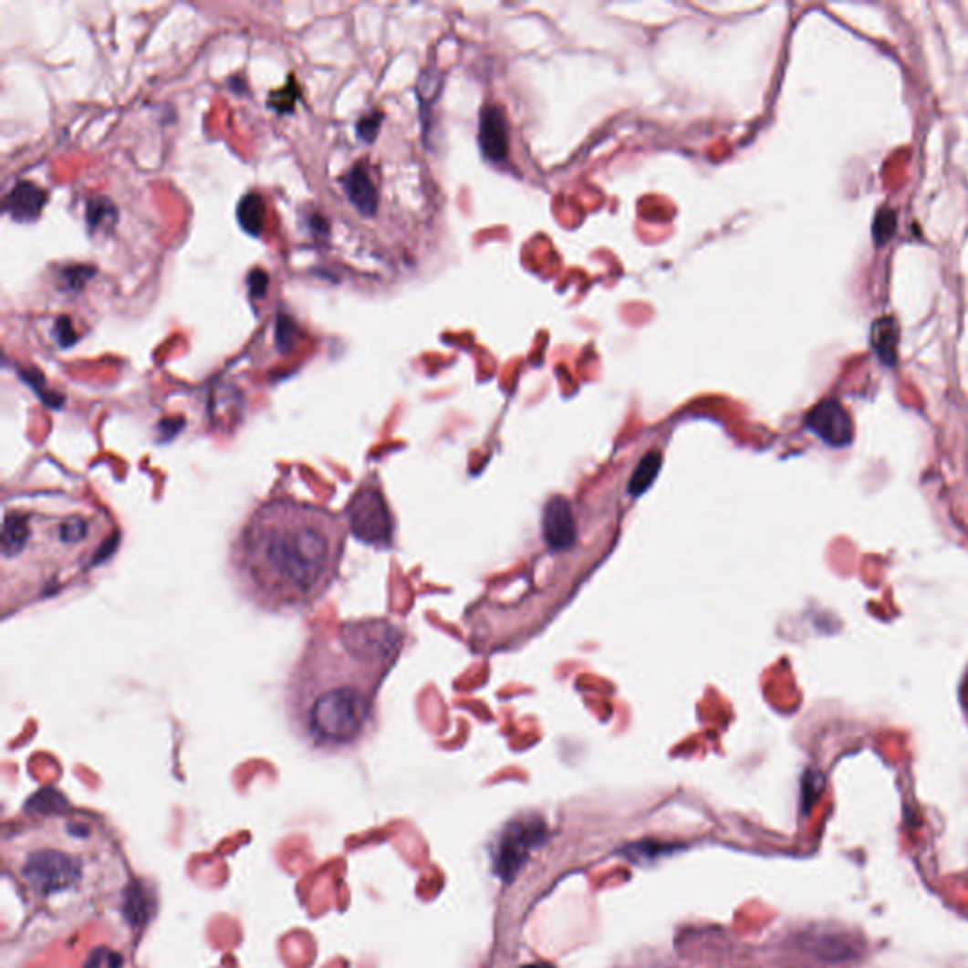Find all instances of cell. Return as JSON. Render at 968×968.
I'll return each instance as SVG.
<instances>
[{"label": "cell", "instance_id": "4", "mask_svg": "<svg viewBox=\"0 0 968 968\" xmlns=\"http://www.w3.org/2000/svg\"><path fill=\"white\" fill-rule=\"evenodd\" d=\"M17 883L35 902L82 908L116 887L123 867L89 816H54L21 830L6 849Z\"/></svg>", "mask_w": 968, "mask_h": 968}, {"label": "cell", "instance_id": "19", "mask_svg": "<svg viewBox=\"0 0 968 968\" xmlns=\"http://www.w3.org/2000/svg\"><path fill=\"white\" fill-rule=\"evenodd\" d=\"M895 225H897V216L895 213L891 211H881L876 220H874V241L876 245H885L889 239H891V234L895 233Z\"/></svg>", "mask_w": 968, "mask_h": 968}, {"label": "cell", "instance_id": "10", "mask_svg": "<svg viewBox=\"0 0 968 968\" xmlns=\"http://www.w3.org/2000/svg\"><path fill=\"white\" fill-rule=\"evenodd\" d=\"M481 146L494 161H502L507 153V127L498 109H486L481 116Z\"/></svg>", "mask_w": 968, "mask_h": 968}, {"label": "cell", "instance_id": "9", "mask_svg": "<svg viewBox=\"0 0 968 968\" xmlns=\"http://www.w3.org/2000/svg\"><path fill=\"white\" fill-rule=\"evenodd\" d=\"M343 188L347 199L361 216H375L379 208V192L375 182L370 176V171L363 167V163H356L347 172V176L343 178Z\"/></svg>", "mask_w": 968, "mask_h": 968}, {"label": "cell", "instance_id": "18", "mask_svg": "<svg viewBox=\"0 0 968 968\" xmlns=\"http://www.w3.org/2000/svg\"><path fill=\"white\" fill-rule=\"evenodd\" d=\"M382 120H384V114L380 110H371L368 114H363L358 121H356V135L363 141V142H375V139L379 137V130H380V125H382Z\"/></svg>", "mask_w": 968, "mask_h": 968}, {"label": "cell", "instance_id": "20", "mask_svg": "<svg viewBox=\"0 0 968 968\" xmlns=\"http://www.w3.org/2000/svg\"><path fill=\"white\" fill-rule=\"evenodd\" d=\"M51 335H54L57 347L63 349V350L70 349V347L78 341V335H76L74 326H72V322H70L68 317H59V318L56 320L54 329H51Z\"/></svg>", "mask_w": 968, "mask_h": 968}, {"label": "cell", "instance_id": "21", "mask_svg": "<svg viewBox=\"0 0 968 968\" xmlns=\"http://www.w3.org/2000/svg\"><path fill=\"white\" fill-rule=\"evenodd\" d=\"M246 284H248V292L252 299H264L267 294V287H269V275L264 269H254L248 275Z\"/></svg>", "mask_w": 968, "mask_h": 968}, {"label": "cell", "instance_id": "12", "mask_svg": "<svg viewBox=\"0 0 968 968\" xmlns=\"http://www.w3.org/2000/svg\"><path fill=\"white\" fill-rule=\"evenodd\" d=\"M872 345L885 365H895L899 347V326L891 317L880 318L872 328Z\"/></svg>", "mask_w": 968, "mask_h": 968}, {"label": "cell", "instance_id": "7", "mask_svg": "<svg viewBox=\"0 0 968 968\" xmlns=\"http://www.w3.org/2000/svg\"><path fill=\"white\" fill-rule=\"evenodd\" d=\"M47 203V193L35 182L21 180L6 193L3 211L19 224H33L40 218Z\"/></svg>", "mask_w": 968, "mask_h": 968}, {"label": "cell", "instance_id": "17", "mask_svg": "<svg viewBox=\"0 0 968 968\" xmlns=\"http://www.w3.org/2000/svg\"><path fill=\"white\" fill-rule=\"evenodd\" d=\"M299 338V328L297 324L290 318L286 317V314H278L276 318V326H275V343H276V349L280 352H287L292 350L297 343Z\"/></svg>", "mask_w": 968, "mask_h": 968}, {"label": "cell", "instance_id": "2", "mask_svg": "<svg viewBox=\"0 0 968 968\" xmlns=\"http://www.w3.org/2000/svg\"><path fill=\"white\" fill-rule=\"evenodd\" d=\"M349 526L326 507L271 498L245 520L229 564L243 594L265 611L310 608L338 575Z\"/></svg>", "mask_w": 968, "mask_h": 968}, {"label": "cell", "instance_id": "6", "mask_svg": "<svg viewBox=\"0 0 968 968\" xmlns=\"http://www.w3.org/2000/svg\"><path fill=\"white\" fill-rule=\"evenodd\" d=\"M806 426L830 447H846L853 439V424L848 411L838 401H821L806 418Z\"/></svg>", "mask_w": 968, "mask_h": 968}, {"label": "cell", "instance_id": "22", "mask_svg": "<svg viewBox=\"0 0 968 968\" xmlns=\"http://www.w3.org/2000/svg\"><path fill=\"white\" fill-rule=\"evenodd\" d=\"M310 229H312L314 234H317V237H328V234H329V225H328V222H326L320 214H318V216H312V220H310Z\"/></svg>", "mask_w": 968, "mask_h": 968}, {"label": "cell", "instance_id": "16", "mask_svg": "<svg viewBox=\"0 0 968 968\" xmlns=\"http://www.w3.org/2000/svg\"><path fill=\"white\" fill-rule=\"evenodd\" d=\"M95 276V267L84 265V264H74L67 265L59 271V282L63 292H82L86 284Z\"/></svg>", "mask_w": 968, "mask_h": 968}, {"label": "cell", "instance_id": "3", "mask_svg": "<svg viewBox=\"0 0 968 968\" xmlns=\"http://www.w3.org/2000/svg\"><path fill=\"white\" fill-rule=\"evenodd\" d=\"M116 536L109 513L70 495H29L5 505L0 598L3 611L72 585Z\"/></svg>", "mask_w": 968, "mask_h": 968}, {"label": "cell", "instance_id": "11", "mask_svg": "<svg viewBox=\"0 0 968 968\" xmlns=\"http://www.w3.org/2000/svg\"><path fill=\"white\" fill-rule=\"evenodd\" d=\"M267 206L259 193H246L237 204V222L250 237H261L265 227Z\"/></svg>", "mask_w": 968, "mask_h": 968}, {"label": "cell", "instance_id": "5", "mask_svg": "<svg viewBox=\"0 0 968 968\" xmlns=\"http://www.w3.org/2000/svg\"><path fill=\"white\" fill-rule=\"evenodd\" d=\"M546 838V827L539 817H518L504 827L492 848L494 872L504 881H513L532 851Z\"/></svg>", "mask_w": 968, "mask_h": 968}, {"label": "cell", "instance_id": "13", "mask_svg": "<svg viewBox=\"0 0 968 968\" xmlns=\"http://www.w3.org/2000/svg\"><path fill=\"white\" fill-rule=\"evenodd\" d=\"M118 208L109 197H91L86 204V224L89 233L110 231L118 224Z\"/></svg>", "mask_w": 968, "mask_h": 968}, {"label": "cell", "instance_id": "15", "mask_svg": "<svg viewBox=\"0 0 968 968\" xmlns=\"http://www.w3.org/2000/svg\"><path fill=\"white\" fill-rule=\"evenodd\" d=\"M299 99H301L299 86L296 82V78L290 76V78H287V82L284 84V88L275 89V91L269 93L267 104H269V109L275 110L276 114L286 116V114H292L296 110V104H297Z\"/></svg>", "mask_w": 968, "mask_h": 968}, {"label": "cell", "instance_id": "8", "mask_svg": "<svg viewBox=\"0 0 968 968\" xmlns=\"http://www.w3.org/2000/svg\"><path fill=\"white\" fill-rule=\"evenodd\" d=\"M575 518L571 507L562 495H555L548 500L543 511V536L548 546L564 551L575 541Z\"/></svg>", "mask_w": 968, "mask_h": 968}, {"label": "cell", "instance_id": "14", "mask_svg": "<svg viewBox=\"0 0 968 968\" xmlns=\"http://www.w3.org/2000/svg\"><path fill=\"white\" fill-rule=\"evenodd\" d=\"M661 454L659 453H649L638 465V469L634 471L632 475V481L630 484H628V490H630L632 495H641L652 483H655L659 471H661Z\"/></svg>", "mask_w": 968, "mask_h": 968}, {"label": "cell", "instance_id": "1", "mask_svg": "<svg viewBox=\"0 0 968 968\" xmlns=\"http://www.w3.org/2000/svg\"><path fill=\"white\" fill-rule=\"evenodd\" d=\"M401 638L386 620L343 622L314 634L287 679V717L320 749L354 745L368 728Z\"/></svg>", "mask_w": 968, "mask_h": 968}]
</instances>
